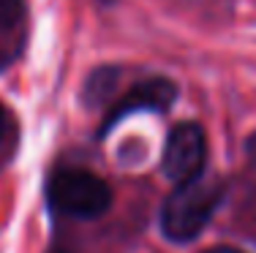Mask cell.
<instances>
[{
  "instance_id": "2",
  "label": "cell",
  "mask_w": 256,
  "mask_h": 253,
  "mask_svg": "<svg viewBox=\"0 0 256 253\" xmlns=\"http://www.w3.org/2000/svg\"><path fill=\"white\" fill-rule=\"evenodd\" d=\"M50 204L71 218H98L112 207V188L93 172L63 169L50 180Z\"/></svg>"
},
{
  "instance_id": "4",
  "label": "cell",
  "mask_w": 256,
  "mask_h": 253,
  "mask_svg": "<svg viewBox=\"0 0 256 253\" xmlns=\"http://www.w3.org/2000/svg\"><path fill=\"white\" fill-rule=\"evenodd\" d=\"M174 98H178V87H174V82L164 79V76H153V79H144V82L134 84L123 98L112 106V112L106 114L101 134H106L112 125H118L120 120L128 117V114H134V112H164V109H169V106L174 104Z\"/></svg>"
},
{
  "instance_id": "5",
  "label": "cell",
  "mask_w": 256,
  "mask_h": 253,
  "mask_svg": "<svg viewBox=\"0 0 256 253\" xmlns=\"http://www.w3.org/2000/svg\"><path fill=\"white\" fill-rule=\"evenodd\" d=\"M25 3L22 0H0V30H11L20 22Z\"/></svg>"
},
{
  "instance_id": "6",
  "label": "cell",
  "mask_w": 256,
  "mask_h": 253,
  "mask_svg": "<svg viewBox=\"0 0 256 253\" xmlns=\"http://www.w3.org/2000/svg\"><path fill=\"white\" fill-rule=\"evenodd\" d=\"M204 253H246V251L232 248V245H218V248H210V251H204Z\"/></svg>"
},
{
  "instance_id": "3",
  "label": "cell",
  "mask_w": 256,
  "mask_h": 253,
  "mask_svg": "<svg viewBox=\"0 0 256 253\" xmlns=\"http://www.w3.org/2000/svg\"><path fill=\"white\" fill-rule=\"evenodd\" d=\"M207 161V136L202 125L196 123H178L166 136L164 144V174L172 180L174 185L199 180L204 172Z\"/></svg>"
},
{
  "instance_id": "1",
  "label": "cell",
  "mask_w": 256,
  "mask_h": 253,
  "mask_svg": "<svg viewBox=\"0 0 256 253\" xmlns=\"http://www.w3.org/2000/svg\"><path fill=\"white\" fill-rule=\"evenodd\" d=\"M224 199V185L216 180H191L169 194L161 210V232L172 243H191L210 224Z\"/></svg>"
},
{
  "instance_id": "8",
  "label": "cell",
  "mask_w": 256,
  "mask_h": 253,
  "mask_svg": "<svg viewBox=\"0 0 256 253\" xmlns=\"http://www.w3.org/2000/svg\"><path fill=\"white\" fill-rule=\"evenodd\" d=\"M58 253H66V251H58Z\"/></svg>"
},
{
  "instance_id": "7",
  "label": "cell",
  "mask_w": 256,
  "mask_h": 253,
  "mask_svg": "<svg viewBox=\"0 0 256 253\" xmlns=\"http://www.w3.org/2000/svg\"><path fill=\"white\" fill-rule=\"evenodd\" d=\"M6 128H8V114H6V109L0 106V139H3Z\"/></svg>"
}]
</instances>
